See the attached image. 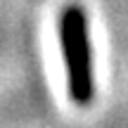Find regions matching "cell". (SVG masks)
I'll use <instances>...</instances> for the list:
<instances>
[{
    "mask_svg": "<svg viewBox=\"0 0 128 128\" xmlns=\"http://www.w3.org/2000/svg\"><path fill=\"white\" fill-rule=\"evenodd\" d=\"M60 48L64 71H66V92L76 107H88L95 97V76H92V45L88 14L81 5H69L60 14Z\"/></svg>",
    "mask_w": 128,
    "mask_h": 128,
    "instance_id": "1",
    "label": "cell"
}]
</instances>
